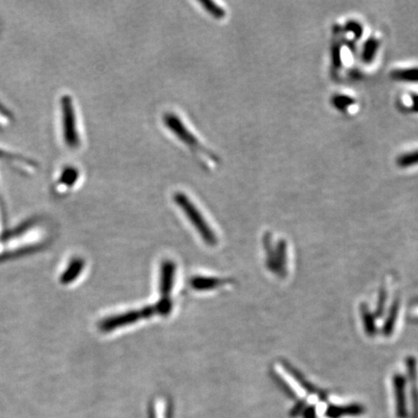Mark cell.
Returning <instances> with one entry per match:
<instances>
[{
	"label": "cell",
	"instance_id": "obj_7",
	"mask_svg": "<svg viewBox=\"0 0 418 418\" xmlns=\"http://www.w3.org/2000/svg\"><path fill=\"white\" fill-rule=\"evenodd\" d=\"M407 370L412 385V418H418V383L417 360L410 357L407 359Z\"/></svg>",
	"mask_w": 418,
	"mask_h": 418
},
{
	"label": "cell",
	"instance_id": "obj_2",
	"mask_svg": "<svg viewBox=\"0 0 418 418\" xmlns=\"http://www.w3.org/2000/svg\"><path fill=\"white\" fill-rule=\"evenodd\" d=\"M174 201L203 237V241L208 245H215L217 243L215 232L209 226L200 209L192 203L189 197L183 192H176L174 195Z\"/></svg>",
	"mask_w": 418,
	"mask_h": 418
},
{
	"label": "cell",
	"instance_id": "obj_6",
	"mask_svg": "<svg viewBox=\"0 0 418 418\" xmlns=\"http://www.w3.org/2000/svg\"><path fill=\"white\" fill-rule=\"evenodd\" d=\"M176 265L174 261H165L161 265L160 292L162 299H169L176 275Z\"/></svg>",
	"mask_w": 418,
	"mask_h": 418
},
{
	"label": "cell",
	"instance_id": "obj_11",
	"mask_svg": "<svg viewBox=\"0 0 418 418\" xmlns=\"http://www.w3.org/2000/svg\"><path fill=\"white\" fill-rule=\"evenodd\" d=\"M378 47H380V42H378L377 38L370 37L365 42L362 54V59L364 64H372L373 60L375 59L376 54H377Z\"/></svg>",
	"mask_w": 418,
	"mask_h": 418
},
{
	"label": "cell",
	"instance_id": "obj_9",
	"mask_svg": "<svg viewBox=\"0 0 418 418\" xmlns=\"http://www.w3.org/2000/svg\"><path fill=\"white\" fill-rule=\"evenodd\" d=\"M363 412V407L360 405L352 404L347 406H330L326 411L328 418H341L345 415H359Z\"/></svg>",
	"mask_w": 418,
	"mask_h": 418
},
{
	"label": "cell",
	"instance_id": "obj_15",
	"mask_svg": "<svg viewBox=\"0 0 418 418\" xmlns=\"http://www.w3.org/2000/svg\"><path fill=\"white\" fill-rule=\"evenodd\" d=\"M398 165L401 168H409V167L418 165V150L400 156L398 158Z\"/></svg>",
	"mask_w": 418,
	"mask_h": 418
},
{
	"label": "cell",
	"instance_id": "obj_1",
	"mask_svg": "<svg viewBox=\"0 0 418 418\" xmlns=\"http://www.w3.org/2000/svg\"><path fill=\"white\" fill-rule=\"evenodd\" d=\"M165 126L172 131V134L188 146V148L193 153L205 154V156L214 162H219L218 156H216L213 151L208 150L205 146L198 141L194 133L189 129L182 121L181 119L174 112H166L163 117Z\"/></svg>",
	"mask_w": 418,
	"mask_h": 418
},
{
	"label": "cell",
	"instance_id": "obj_10",
	"mask_svg": "<svg viewBox=\"0 0 418 418\" xmlns=\"http://www.w3.org/2000/svg\"><path fill=\"white\" fill-rule=\"evenodd\" d=\"M390 77L397 82L418 83V68L394 70L390 73Z\"/></svg>",
	"mask_w": 418,
	"mask_h": 418
},
{
	"label": "cell",
	"instance_id": "obj_12",
	"mask_svg": "<svg viewBox=\"0 0 418 418\" xmlns=\"http://www.w3.org/2000/svg\"><path fill=\"white\" fill-rule=\"evenodd\" d=\"M399 314V300H394L393 304L389 310L388 318H386L385 326L383 328V334L385 336H390L393 333L394 326H395L397 317Z\"/></svg>",
	"mask_w": 418,
	"mask_h": 418
},
{
	"label": "cell",
	"instance_id": "obj_18",
	"mask_svg": "<svg viewBox=\"0 0 418 418\" xmlns=\"http://www.w3.org/2000/svg\"><path fill=\"white\" fill-rule=\"evenodd\" d=\"M331 59H333L334 69L338 70L342 67L341 48L337 44L333 46V49H331Z\"/></svg>",
	"mask_w": 418,
	"mask_h": 418
},
{
	"label": "cell",
	"instance_id": "obj_19",
	"mask_svg": "<svg viewBox=\"0 0 418 418\" xmlns=\"http://www.w3.org/2000/svg\"><path fill=\"white\" fill-rule=\"evenodd\" d=\"M386 301V292L385 289H383L380 292V297H378L377 311H376V316H377V317H381V316H383V312H385Z\"/></svg>",
	"mask_w": 418,
	"mask_h": 418
},
{
	"label": "cell",
	"instance_id": "obj_14",
	"mask_svg": "<svg viewBox=\"0 0 418 418\" xmlns=\"http://www.w3.org/2000/svg\"><path fill=\"white\" fill-rule=\"evenodd\" d=\"M201 4L215 19H223V18L226 17V10L221 7L220 5L217 4L216 2L201 1Z\"/></svg>",
	"mask_w": 418,
	"mask_h": 418
},
{
	"label": "cell",
	"instance_id": "obj_20",
	"mask_svg": "<svg viewBox=\"0 0 418 418\" xmlns=\"http://www.w3.org/2000/svg\"><path fill=\"white\" fill-rule=\"evenodd\" d=\"M412 109L411 111L418 112V94H412Z\"/></svg>",
	"mask_w": 418,
	"mask_h": 418
},
{
	"label": "cell",
	"instance_id": "obj_16",
	"mask_svg": "<svg viewBox=\"0 0 418 418\" xmlns=\"http://www.w3.org/2000/svg\"><path fill=\"white\" fill-rule=\"evenodd\" d=\"M354 104V100L350 96L336 95L333 99V104L339 111H346L349 107Z\"/></svg>",
	"mask_w": 418,
	"mask_h": 418
},
{
	"label": "cell",
	"instance_id": "obj_8",
	"mask_svg": "<svg viewBox=\"0 0 418 418\" xmlns=\"http://www.w3.org/2000/svg\"><path fill=\"white\" fill-rule=\"evenodd\" d=\"M226 280H221L219 278H211V277H194L191 279L190 286L197 291H210V289H215L226 284Z\"/></svg>",
	"mask_w": 418,
	"mask_h": 418
},
{
	"label": "cell",
	"instance_id": "obj_3",
	"mask_svg": "<svg viewBox=\"0 0 418 418\" xmlns=\"http://www.w3.org/2000/svg\"><path fill=\"white\" fill-rule=\"evenodd\" d=\"M154 314H156L154 306L145 307L141 310L128 311L126 313L119 314V315L104 318L99 323V328L103 333H111L116 329L129 326L131 323H137L138 321L143 320V318H148Z\"/></svg>",
	"mask_w": 418,
	"mask_h": 418
},
{
	"label": "cell",
	"instance_id": "obj_13",
	"mask_svg": "<svg viewBox=\"0 0 418 418\" xmlns=\"http://www.w3.org/2000/svg\"><path fill=\"white\" fill-rule=\"evenodd\" d=\"M362 316L366 333H367L369 336L375 335V334L377 333L375 318H374L372 313L370 312V310L368 309V307L366 306V305H362Z\"/></svg>",
	"mask_w": 418,
	"mask_h": 418
},
{
	"label": "cell",
	"instance_id": "obj_5",
	"mask_svg": "<svg viewBox=\"0 0 418 418\" xmlns=\"http://www.w3.org/2000/svg\"><path fill=\"white\" fill-rule=\"evenodd\" d=\"M406 378L402 375H395L393 377L394 394H395L396 415L398 418H407V396H406Z\"/></svg>",
	"mask_w": 418,
	"mask_h": 418
},
{
	"label": "cell",
	"instance_id": "obj_17",
	"mask_svg": "<svg viewBox=\"0 0 418 418\" xmlns=\"http://www.w3.org/2000/svg\"><path fill=\"white\" fill-rule=\"evenodd\" d=\"M345 30L347 32L354 34L355 39H359L363 34L362 25L359 22H357V20H350V22H347L346 26H345Z\"/></svg>",
	"mask_w": 418,
	"mask_h": 418
},
{
	"label": "cell",
	"instance_id": "obj_4",
	"mask_svg": "<svg viewBox=\"0 0 418 418\" xmlns=\"http://www.w3.org/2000/svg\"><path fill=\"white\" fill-rule=\"evenodd\" d=\"M265 247L268 251V265L273 273L283 275L286 273L287 247L286 242L281 240L273 250L269 239H265Z\"/></svg>",
	"mask_w": 418,
	"mask_h": 418
}]
</instances>
